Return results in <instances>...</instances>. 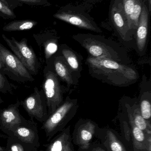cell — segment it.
Instances as JSON below:
<instances>
[{
  "label": "cell",
  "instance_id": "21",
  "mask_svg": "<svg viewBox=\"0 0 151 151\" xmlns=\"http://www.w3.org/2000/svg\"><path fill=\"white\" fill-rule=\"evenodd\" d=\"M35 38L44 41L43 45L45 50V57L47 59L51 57L58 50L57 41L54 38H49L48 34L46 32L33 35Z\"/></svg>",
  "mask_w": 151,
  "mask_h": 151
},
{
  "label": "cell",
  "instance_id": "12",
  "mask_svg": "<svg viewBox=\"0 0 151 151\" xmlns=\"http://www.w3.org/2000/svg\"><path fill=\"white\" fill-rule=\"evenodd\" d=\"M54 66L56 75L59 78L66 83L68 87L75 86L78 84L79 77L70 69L62 55L55 58Z\"/></svg>",
  "mask_w": 151,
  "mask_h": 151
},
{
  "label": "cell",
  "instance_id": "29",
  "mask_svg": "<svg viewBox=\"0 0 151 151\" xmlns=\"http://www.w3.org/2000/svg\"><path fill=\"white\" fill-rule=\"evenodd\" d=\"M78 151H107L103 145L100 142H92L86 149H78Z\"/></svg>",
  "mask_w": 151,
  "mask_h": 151
},
{
  "label": "cell",
  "instance_id": "30",
  "mask_svg": "<svg viewBox=\"0 0 151 151\" xmlns=\"http://www.w3.org/2000/svg\"><path fill=\"white\" fill-rule=\"evenodd\" d=\"M11 151H24L23 147L20 144H16L13 145L11 147Z\"/></svg>",
  "mask_w": 151,
  "mask_h": 151
},
{
  "label": "cell",
  "instance_id": "31",
  "mask_svg": "<svg viewBox=\"0 0 151 151\" xmlns=\"http://www.w3.org/2000/svg\"><path fill=\"white\" fill-rule=\"evenodd\" d=\"M3 71H4V70L3 66L2 64L1 60H0V72H2Z\"/></svg>",
  "mask_w": 151,
  "mask_h": 151
},
{
  "label": "cell",
  "instance_id": "6",
  "mask_svg": "<svg viewBox=\"0 0 151 151\" xmlns=\"http://www.w3.org/2000/svg\"><path fill=\"white\" fill-rule=\"evenodd\" d=\"M99 128L98 125L91 120L80 119L75 124L72 135L73 143L80 149L87 148L96 136Z\"/></svg>",
  "mask_w": 151,
  "mask_h": 151
},
{
  "label": "cell",
  "instance_id": "11",
  "mask_svg": "<svg viewBox=\"0 0 151 151\" xmlns=\"http://www.w3.org/2000/svg\"><path fill=\"white\" fill-rule=\"evenodd\" d=\"M112 20L122 40L124 41L132 40L129 35L127 20L123 9L122 1L120 0L115 1L111 11Z\"/></svg>",
  "mask_w": 151,
  "mask_h": 151
},
{
  "label": "cell",
  "instance_id": "9",
  "mask_svg": "<svg viewBox=\"0 0 151 151\" xmlns=\"http://www.w3.org/2000/svg\"><path fill=\"white\" fill-rule=\"evenodd\" d=\"M96 137L107 151H134L117 131L110 128L99 127Z\"/></svg>",
  "mask_w": 151,
  "mask_h": 151
},
{
  "label": "cell",
  "instance_id": "17",
  "mask_svg": "<svg viewBox=\"0 0 151 151\" xmlns=\"http://www.w3.org/2000/svg\"><path fill=\"white\" fill-rule=\"evenodd\" d=\"M61 52L62 56L64 58L70 69L79 78L80 77L82 68L77 55L67 46H62Z\"/></svg>",
  "mask_w": 151,
  "mask_h": 151
},
{
  "label": "cell",
  "instance_id": "16",
  "mask_svg": "<svg viewBox=\"0 0 151 151\" xmlns=\"http://www.w3.org/2000/svg\"><path fill=\"white\" fill-rule=\"evenodd\" d=\"M149 12L146 5L142 6L137 32V44L138 51L143 52L146 47L148 31Z\"/></svg>",
  "mask_w": 151,
  "mask_h": 151
},
{
  "label": "cell",
  "instance_id": "26",
  "mask_svg": "<svg viewBox=\"0 0 151 151\" xmlns=\"http://www.w3.org/2000/svg\"><path fill=\"white\" fill-rule=\"evenodd\" d=\"M136 1V0H123V9L127 21L130 16L134 12Z\"/></svg>",
  "mask_w": 151,
  "mask_h": 151
},
{
  "label": "cell",
  "instance_id": "22",
  "mask_svg": "<svg viewBox=\"0 0 151 151\" xmlns=\"http://www.w3.org/2000/svg\"><path fill=\"white\" fill-rule=\"evenodd\" d=\"M120 122L121 133V135L128 145L133 149L131 128L128 117L127 119H126L123 116H121L120 118Z\"/></svg>",
  "mask_w": 151,
  "mask_h": 151
},
{
  "label": "cell",
  "instance_id": "15",
  "mask_svg": "<svg viewBox=\"0 0 151 151\" xmlns=\"http://www.w3.org/2000/svg\"><path fill=\"white\" fill-rule=\"evenodd\" d=\"M54 17L80 28L98 32H101L100 29L94 26L89 20L81 15L66 12L59 11L54 14Z\"/></svg>",
  "mask_w": 151,
  "mask_h": 151
},
{
  "label": "cell",
  "instance_id": "27",
  "mask_svg": "<svg viewBox=\"0 0 151 151\" xmlns=\"http://www.w3.org/2000/svg\"><path fill=\"white\" fill-rule=\"evenodd\" d=\"M12 84L9 82L5 76L0 72V92L3 93H12Z\"/></svg>",
  "mask_w": 151,
  "mask_h": 151
},
{
  "label": "cell",
  "instance_id": "10",
  "mask_svg": "<svg viewBox=\"0 0 151 151\" xmlns=\"http://www.w3.org/2000/svg\"><path fill=\"white\" fill-rule=\"evenodd\" d=\"M126 108L131 128L133 150L151 151V134H146L135 125L128 104H126Z\"/></svg>",
  "mask_w": 151,
  "mask_h": 151
},
{
  "label": "cell",
  "instance_id": "7",
  "mask_svg": "<svg viewBox=\"0 0 151 151\" xmlns=\"http://www.w3.org/2000/svg\"><path fill=\"white\" fill-rule=\"evenodd\" d=\"M0 60L4 71H8L17 77L21 81H33L32 74L13 53L0 43Z\"/></svg>",
  "mask_w": 151,
  "mask_h": 151
},
{
  "label": "cell",
  "instance_id": "2",
  "mask_svg": "<svg viewBox=\"0 0 151 151\" xmlns=\"http://www.w3.org/2000/svg\"><path fill=\"white\" fill-rule=\"evenodd\" d=\"M74 38L92 57L108 58L123 64H130L126 50L113 42L92 35H80Z\"/></svg>",
  "mask_w": 151,
  "mask_h": 151
},
{
  "label": "cell",
  "instance_id": "5",
  "mask_svg": "<svg viewBox=\"0 0 151 151\" xmlns=\"http://www.w3.org/2000/svg\"><path fill=\"white\" fill-rule=\"evenodd\" d=\"M2 37L29 73L32 75H36L39 69V63L33 50L27 44V40L24 38L18 41L13 37L10 40L4 34L2 35Z\"/></svg>",
  "mask_w": 151,
  "mask_h": 151
},
{
  "label": "cell",
  "instance_id": "23",
  "mask_svg": "<svg viewBox=\"0 0 151 151\" xmlns=\"http://www.w3.org/2000/svg\"><path fill=\"white\" fill-rule=\"evenodd\" d=\"M142 9V1L136 0L134 12L130 16L129 19L127 21L129 31L137 29Z\"/></svg>",
  "mask_w": 151,
  "mask_h": 151
},
{
  "label": "cell",
  "instance_id": "19",
  "mask_svg": "<svg viewBox=\"0 0 151 151\" xmlns=\"http://www.w3.org/2000/svg\"><path fill=\"white\" fill-rule=\"evenodd\" d=\"M37 24V21L32 19L15 20L4 26L3 30L7 32L29 30L36 26Z\"/></svg>",
  "mask_w": 151,
  "mask_h": 151
},
{
  "label": "cell",
  "instance_id": "8",
  "mask_svg": "<svg viewBox=\"0 0 151 151\" xmlns=\"http://www.w3.org/2000/svg\"><path fill=\"white\" fill-rule=\"evenodd\" d=\"M27 112L31 117L41 120L48 116V108L43 90L40 91L35 87L33 93L23 101H20Z\"/></svg>",
  "mask_w": 151,
  "mask_h": 151
},
{
  "label": "cell",
  "instance_id": "20",
  "mask_svg": "<svg viewBox=\"0 0 151 151\" xmlns=\"http://www.w3.org/2000/svg\"><path fill=\"white\" fill-rule=\"evenodd\" d=\"M128 105L132 119L135 125L147 134H151V125L142 116L138 106H130Z\"/></svg>",
  "mask_w": 151,
  "mask_h": 151
},
{
  "label": "cell",
  "instance_id": "33",
  "mask_svg": "<svg viewBox=\"0 0 151 151\" xmlns=\"http://www.w3.org/2000/svg\"><path fill=\"white\" fill-rule=\"evenodd\" d=\"M4 149L2 147H0V151H3Z\"/></svg>",
  "mask_w": 151,
  "mask_h": 151
},
{
  "label": "cell",
  "instance_id": "13",
  "mask_svg": "<svg viewBox=\"0 0 151 151\" xmlns=\"http://www.w3.org/2000/svg\"><path fill=\"white\" fill-rule=\"evenodd\" d=\"M46 151H76L71 133V126L65 127L48 145Z\"/></svg>",
  "mask_w": 151,
  "mask_h": 151
},
{
  "label": "cell",
  "instance_id": "28",
  "mask_svg": "<svg viewBox=\"0 0 151 151\" xmlns=\"http://www.w3.org/2000/svg\"><path fill=\"white\" fill-rule=\"evenodd\" d=\"M22 4H26L33 7H41L48 5L47 0H16Z\"/></svg>",
  "mask_w": 151,
  "mask_h": 151
},
{
  "label": "cell",
  "instance_id": "25",
  "mask_svg": "<svg viewBox=\"0 0 151 151\" xmlns=\"http://www.w3.org/2000/svg\"><path fill=\"white\" fill-rule=\"evenodd\" d=\"M16 135L22 141L32 143L35 137L33 131L25 127H19L16 130Z\"/></svg>",
  "mask_w": 151,
  "mask_h": 151
},
{
  "label": "cell",
  "instance_id": "4",
  "mask_svg": "<svg viewBox=\"0 0 151 151\" xmlns=\"http://www.w3.org/2000/svg\"><path fill=\"white\" fill-rule=\"evenodd\" d=\"M64 90L56 73L45 68L43 90L46 98L48 117L64 103Z\"/></svg>",
  "mask_w": 151,
  "mask_h": 151
},
{
  "label": "cell",
  "instance_id": "24",
  "mask_svg": "<svg viewBox=\"0 0 151 151\" xmlns=\"http://www.w3.org/2000/svg\"><path fill=\"white\" fill-rule=\"evenodd\" d=\"M140 112L144 119L151 124V104L150 99L142 98L140 102Z\"/></svg>",
  "mask_w": 151,
  "mask_h": 151
},
{
  "label": "cell",
  "instance_id": "3",
  "mask_svg": "<svg viewBox=\"0 0 151 151\" xmlns=\"http://www.w3.org/2000/svg\"><path fill=\"white\" fill-rule=\"evenodd\" d=\"M78 108L77 99L67 96L63 104L45 121L43 128L48 135L52 136L62 131L75 116Z\"/></svg>",
  "mask_w": 151,
  "mask_h": 151
},
{
  "label": "cell",
  "instance_id": "14",
  "mask_svg": "<svg viewBox=\"0 0 151 151\" xmlns=\"http://www.w3.org/2000/svg\"><path fill=\"white\" fill-rule=\"evenodd\" d=\"M20 105V101L17 100L16 104L0 111V122L4 127L10 129L20 125L22 122L19 110Z\"/></svg>",
  "mask_w": 151,
  "mask_h": 151
},
{
  "label": "cell",
  "instance_id": "18",
  "mask_svg": "<svg viewBox=\"0 0 151 151\" xmlns=\"http://www.w3.org/2000/svg\"><path fill=\"white\" fill-rule=\"evenodd\" d=\"M22 6L23 4L16 0H0V17L4 19L16 18L14 10Z\"/></svg>",
  "mask_w": 151,
  "mask_h": 151
},
{
  "label": "cell",
  "instance_id": "1",
  "mask_svg": "<svg viewBox=\"0 0 151 151\" xmlns=\"http://www.w3.org/2000/svg\"><path fill=\"white\" fill-rule=\"evenodd\" d=\"M86 63L92 77L110 85L128 87L135 83L139 78L138 72L133 67L108 58L89 56Z\"/></svg>",
  "mask_w": 151,
  "mask_h": 151
},
{
  "label": "cell",
  "instance_id": "32",
  "mask_svg": "<svg viewBox=\"0 0 151 151\" xmlns=\"http://www.w3.org/2000/svg\"><path fill=\"white\" fill-rule=\"evenodd\" d=\"M3 102V101L2 99L1 98V97H0V104H1Z\"/></svg>",
  "mask_w": 151,
  "mask_h": 151
}]
</instances>
